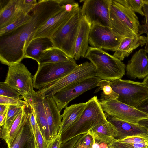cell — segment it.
<instances>
[{
  "label": "cell",
  "mask_w": 148,
  "mask_h": 148,
  "mask_svg": "<svg viewBox=\"0 0 148 148\" xmlns=\"http://www.w3.org/2000/svg\"><path fill=\"white\" fill-rule=\"evenodd\" d=\"M65 7L60 0H40L32 10V17L15 30L0 36V60L10 66L21 63L38 30L49 18Z\"/></svg>",
  "instance_id": "1"
},
{
  "label": "cell",
  "mask_w": 148,
  "mask_h": 148,
  "mask_svg": "<svg viewBox=\"0 0 148 148\" xmlns=\"http://www.w3.org/2000/svg\"><path fill=\"white\" fill-rule=\"evenodd\" d=\"M108 123L99 100L94 96L87 102L86 107L75 122L61 134L62 143L87 133L96 126Z\"/></svg>",
  "instance_id": "2"
},
{
  "label": "cell",
  "mask_w": 148,
  "mask_h": 148,
  "mask_svg": "<svg viewBox=\"0 0 148 148\" xmlns=\"http://www.w3.org/2000/svg\"><path fill=\"white\" fill-rule=\"evenodd\" d=\"M110 27L124 37H137L140 22L135 13L128 6L127 0H112Z\"/></svg>",
  "instance_id": "3"
},
{
  "label": "cell",
  "mask_w": 148,
  "mask_h": 148,
  "mask_svg": "<svg viewBox=\"0 0 148 148\" xmlns=\"http://www.w3.org/2000/svg\"><path fill=\"white\" fill-rule=\"evenodd\" d=\"M84 58L94 65L95 76L101 80L112 82L121 79L125 74L126 65L118 58L102 49L89 46Z\"/></svg>",
  "instance_id": "4"
},
{
  "label": "cell",
  "mask_w": 148,
  "mask_h": 148,
  "mask_svg": "<svg viewBox=\"0 0 148 148\" xmlns=\"http://www.w3.org/2000/svg\"><path fill=\"white\" fill-rule=\"evenodd\" d=\"M81 9L79 7L68 21L51 38L54 47L73 59L76 41L82 16Z\"/></svg>",
  "instance_id": "5"
},
{
  "label": "cell",
  "mask_w": 148,
  "mask_h": 148,
  "mask_svg": "<svg viewBox=\"0 0 148 148\" xmlns=\"http://www.w3.org/2000/svg\"><path fill=\"white\" fill-rule=\"evenodd\" d=\"M33 79V87L40 89L71 72L78 65L74 59L64 62L38 64Z\"/></svg>",
  "instance_id": "6"
},
{
  "label": "cell",
  "mask_w": 148,
  "mask_h": 148,
  "mask_svg": "<svg viewBox=\"0 0 148 148\" xmlns=\"http://www.w3.org/2000/svg\"><path fill=\"white\" fill-rule=\"evenodd\" d=\"M95 73V67L93 64L86 61L78 65L67 75L39 89L36 92L44 98L52 97L58 91L69 85L96 77Z\"/></svg>",
  "instance_id": "7"
},
{
  "label": "cell",
  "mask_w": 148,
  "mask_h": 148,
  "mask_svg": "<svg viewBox=\"0 0 148 148\" xmlns=\"http://www.w3.org/2000/svg\"><path fill=\"white\" fill-rule=\"evenodd\" d=\"M111 86L118 95L117 100L133 107L148 97V89L142 82L118 79L111 82Z\"/></svg>",
  "instance_id": "8"
},
{
  "label": "cell",
  "mask_w": 148,
  "mask_h": 148,
  "mask_svg": "<svg viewBox=\"0 0 148 148\" xmlns=\"http://www.w3.org/2000/svg\"><path fill=\"white\" fill-rule=\"evenodd\" d=\"M124 38L109 27L93 24L90 29L89 44L92 47L115 51Z\"/></svg>",
  "instance_id": "9"
},
{
  "label": "cell",
  "mask_w": 148,
  "mask_h": 148,
  "mask_svg": "<svg viewBox=\"0 0 148 148\" xmlns=\"http://www.w3.org/2000/svg\"><path fill=\"white\" fill-rule=\"evenodd\" d=\"M31 74L27 67L20 63L9 66L4 82L18 92L22 97L35 92Z\"/></svg>",
  "instance_id": "10"
},
{
  "label": "cell",
  "mask_w": 148,
  "mask_h": 148,
  "mask_svg": "<svg viewBox=\"0 0 148 148\" xmlns=\"http://www.w3.org/2000/svg\"><path fill=\"white\" fill-rule=\"evenodd\" d=\"M81 12L92 25L110 26V14L112 0H86Z\"/></svg>",
  "instance_id": "11"
},
{
  "label": "cell",
  "mask_w": 148,
  "mask_h": 148,
  "mask_svg": "<svg viewBox=\"0 0 148 148\" xmlns=\"http://www.w3.org/2000/svg\"><path fill=\"white\" fill-rule=\"evenodd\" d=\"M101 79L95 77L69 85L55 93L52 97L60 111L69 103L84 92L97 86Z\"/></svg>",
  "instance_id": "12"
},
{
  "label": "cell",
  "mask_w": 148,
  "mask_h": 148,
  "mask_svg": "<svg viewBox=\"0 0 148 148\" xmlns=\"http://www.w3.org/2000/svg\"><path fill=\"white\" fill-rule=\"evenodd\" d=\"M99 102L106 115L135 123H138L140 120L148 117V115L136 108L116 99Z\"/></svg>",
  "instance_id": "13"
},
{
  "label": "cell",
  "mask_w": 148,
  "mask_h": 148,
  "mask_svg": "<svg viewBox=\"0 0 148 148\" xmlns=\"http://www.w3.org/2000/svg\"><path fill=\"white\" fill-rule=\"evenodd\" d=\"M22 97L29 105L34 114L38 125L48 144L52 140L48 124L44 104V98L36 92Z\"/></svg>",
  "instance_id": "14"
},
{
  "label": "cell",
  "mask_w": 148,
  "mask_h": 148,
  "mask_svg": "<svg viewBox=\"0 0 148 148\" xmlns=\"http://www.w3.org/2000/svg\"><path fill=\"white\" fill-rule=\"evenodd\" d=\"M79 7L78 4L72 10H67L65 6L61 11L47 20L34 34L32 40L39 37L51 38L53 35L68 21Z\"/></svg>",
  "instance_id": "15"
},
{
  "label": "cell",
  "mask_w": 148,
  "mask_h": 148,
  "mask_svg": "<svg viewBox=\"0 0 148 148\" xmlns=\"http://www.w3.org/2000/svg\"><path fill=\"white\" fill-rule=\"evenodd\" d=\"M126 75L131 79H144L148 75V56L141 49L133 55L126 65Z\"/></svg>",
  "instance_id": "16"
},
{
  "label": "cell",
  "mask_w": 148,
  "mask_h": 148,
  "mask_svg": "<svg viewBox=\"0 0 148 148\" xmlns=\"http://www.w3.org/2000/svg\"><path fill=\"white\" fill-rule=\"evenodd\" d=\"M106 116L114 132L115 139H122L143 133L148 134L147 130L138 123L128 122L110 116Z\"/></svg>",
  "instance_id": "17"
},
{
  "label": "cell",
  "mask_w": 148,
  "mask_h": 148,
  "mask_svg": "<svg viewBox=\"0 0 148 148\" xmlns=\"http://www.w3.org/2000/svg\"><path fill=\"white\" fill-rule=\"evenodd\" d=\"M44 104L49 128L52 139L59 133L62 117L52 97L44 98Z\"/></svg>",
  "instance_id": "18"
},
{
  "label": "cell",
  "mask_w": 148,
  "mask_h": 148,
  "mask_svg": "<svg viewBox=\"0 0 148 148\" xmlns=\"http://www.w3.org/2000/svg\"><path fill=\"white\" fill-rule=\"evenodd\" d=\"M91 26L87 18L82 16L75 43L74 57L75 60L85 57L89 47L88 44Z\"/></svg>",
  "instance_id": "19"
},
{
  "label": "cell",
  "mask_w": 148,
  "mask_h": 148,
  "mask_svg": "<svg viewBox=\"0 0 148 148\" xmlns=\"http://www.w3.org/2000/svg\"><path fill=\"white\" fill-rule=\"evenodd\" d=\"M147 38L144 35L137 37H125L122 40L118 49L113 56L121 61L127 57L133 51L140 46H143L147 42Z\"/></svg>",
  "instance_id": "20"
},
{
  "label": "cell",
  "mask_w": 148,
  "mask_h": 148,
  "mask_svg": "<svg viewBox=\"0 0 148 148\" xmlns=\"http://www.w3.org/2000/svg\"><path fill=\"white\" fill-rule=\"evenodd\" d=\"M53 47V44L50 38L39 37L33 39L26 49L24 58H31L38 62L43 51Z\"/></svg>",
  "instance_id": "21"
},
{
  "label": "cell",
  "mask_w": 148,
  "mask_h": 148,
  "mask_svg": "<svg viewBox=\"0 0 148 148\" xmlns=\"http://www.w3.org/2000/svg\"><path fill=\"white\" fill-rule=\"evenodd\" d=\"M23 108L6 131L0 133V138L6 142L10 148L26 121L27 116L25 108Z\"/></svg>",
  "instance_id": "22"
},
{
  "label": "cell",
  "mask_w": 148,
  "mask_h": 148,
  "mask_svg": "<svg viewBox=\"0 0 148 148\" xmlns=\"http://www.w3.org/2000/svg\"><path fill=\"white\" fill-rule=\"evenodd\" d=\"M87 102L74 104L67 107L62 114V120L58 134H61L70 127L79 117Z\"/></svg>",
  "instance_id": "23"
},
{
  "label": "cell",
  "mask_w": 148,
  "mask_h": 148,
  "mask_svg": "<svg viewBox=\"0 0 148 148\" xmlns=\"http://www.w3.org/2000/svg\"><path fill=\"white\" fill-rule=\"evenodd\" d=\"M17 0H9L0 10V29L11 23L22 12L17 4Z\"/></svg>",
  "instance_id": "24"
},
{
  "label": "cell",
  "mask_w": 148,
  "mask_h": 148,
  "mask_svg": "<svg viewBox=\"0 0 148 148\" xmlns=\"http://www.w3.org/2000/svg\"><path fill=\"white\" fill-rule=\"evenodd\" d=\"M88 133L98 143L104 142L108 145L115 139L114 132L109 123L96 126Z\"/></svg>",
  "instance_id": "25"
},
{
  "label": "cell",
  "mask_w": 148,
  "mask_h": 148,
  "mask_svg": "<svg viewBox=\"0 0 148 148\" xmlns=\"http://www.w3.org/2000/svg\"><path fill=\"white\" fill-rule=\"evenodd\" d=\"M72 58L60 49L53 47L43 51L41 54L38 64L55 63L67 61Z\"/></svg>",
  "instance_id": "26"
},
{
  "label": "cell",
  "mask_w": 148,
  "mask_h": 148,
  "mask_svg": "<svg viewBox=\"0 0 148 148\" xmlns=\"http://www.w3.org/2000/svg\"><path fill=\"white\" fill-rule=\"evenodd\" d=\"M33 135L27 118L10 148H24Z\"/></svg>",
  "instance_id": "27"
},
{
  "label": "cell",
  "mask_w": 148,
  "mask_h": 148,
  "mask_svg": "<svg viewBox=\"0 0 148 148\" xmlns=\"http://www.w3.org/2000/svg\"><path fill=\"white\" fill-rule=\"evenodd\" d=\"M97 86L98 88L95 90V93L102 90L100 98L99 100L100 101L113 100L118 97V94L114 91L111 87L110 81L106 80H100L97 83Z\"/></svg>",
  "instance_id": "28"
},
{
  "label": "cell",
  "mask_w": 148,
  "mask_h": 148,
  "mask_svg": "<svg viewBox=\"0 0 148 148\" xmlns=\"http://www.w3.org/2000/svg\"><path fill=\"white\" fill-rule=\"evenodd\" d=\"M32 17L31 14L21 13L11 23L6 27L0 29V36L11 32L29 21Z\"/></svg>",
  "instance_id": "29"
},
{
  "label": "cell",
  "mask_w": 148,
  "mask_h": 148,
  "mask_svg": "<svg viewBox=\"0 0 148 148\" xmlns=\"http://www.w3.org/2000/svg\"><path fill=\"white\" fill-rule=\"evenodd\" d=\"M25 107H26L8 105L6 121L4 125L1 128L0 133H3L8 130L21 111Z\"/></svg>",
  "instance_id": "30"
},
{
  "label": "cell",
  "mask_w": 148,
  "mask_h": 148,
  "mask_svg": "<svg viewBox=\"0 0 148 148\" xmlns=\"http://www.w3.org/2000/svg\"><path fill=\"white\" fill-rule=\"evenodd\" d=\"M108 148H148V142L124 143L115 139L108 145Z\"/></svg>",
  "instance_id": "31"
},
{
  "label": "cell",
  "mask_w": 148,
  "mask_h": 148,
  "mask_svg": "<svg viewBox=\"0 0 148 148\" xmlns=\"http://www.w3.org/2000/svg\"><path fill=\"white\" fill-rule=\"evenodd\" d=\"M21 95L16 90L5 82L0 83V95L19 99Z\"/></svg>",
  "instance_id": "32"
},
{
  "label": "cell",
  "mask_w": 148,
  "mask_h": 148,
  "mask_svg": "<svg viewBox=\"0 0 148 148\" xmlns=\"http://www.w3.org/2000/svg\"><path fill=\"white\" fill-rule=\"evenodd\" d=\"M143 9L145 19V23L140 26L138 35L139 36H140L145 33L147 35V42L145 44L144 50L147 53H148V0H146Z\"/></svg>",
  "instance_id": "33"
},
{
  "label": "cell",
  "mask_w": 148,
  "mask_h": 148,
  "mask_svg": "<svg viewBox=\"0 0 148 148\" xmlns=\"http://www.w3.org/2000/svg\"><path fill=\"white\" fill-rule=\"evenodd\" d=\"M38 2L36 0H17V4L19 10L25 14H28L32 11Z\"/></svg>",
  "instance_id": "34"
},
{
  "label": "cell",
  "mask_w": 148,
  "mask_h": 148,
  "mask_svg": "<svg viewBox=\"0 0 148 148\" xmlns=\"http://www.w3.org/2000/svg\"><path fill=\"white\" fill-rule=\"evenodd\" d=\"M0 104L12 105L20 106H25L29 107L28 103L21 99H16L0 95Z\"/></svg>",
  "instance_id": "35"
},
{
  "label": "cell",
  "mask_w": 148,
  "mask_h": 148,
  "mask_svg": "<svg viewBox=\"0 0 148 148\" xmlns=\"http://www.w3.org/2000/svg\"><path fill=\"white\" fill-rule=\"evenodd\" d=\"M128 6L135 13L137 12L142 16H144L142 9L146 0H127Z\"/></svg>",
  "instance_id": "36"
},
{
  "label": "cell",
  "mask_w": 148,
  "mask_h": 148,
  "mask_svg": "<svg viewBox=\"0 0 148 148\" xmlns=\"http://www.w3.org/2000/svg\"><path fill=\"white\" fill-rule=\"evenodd\" d=\"M34 135L37 148H47L48 144L44 137L38 125Z\"/></svg>",
  "instance_id": "37"
},
{
  "label": "cell",
  "mask_w": 148,
  "mask_h": 148,
  "mask_svg": "<svg viewBox=\"0 0 148 148\" xmlns=\"http://www.w3.org/2000/svg\"><path fill=\"white\" fill-rule=\"evenodd\" d=\"M82 143L86 148H92L95 140L88 133L83 134L82 137Z\"/></svg>",
  "instance_id": "38"
},
{
  "label": "cell",
  "mask_w": 148,
  "mask_h": 148,
  "mask_svg": "<svg viewBox=\"0 0 148 148\" xmlns=\"http://www.w3.org/2000/svg\"><path fill=\"white\" fill-rule=\"evenodd\" d=\"M28 119L32 132L34 134L38 124L34 114L30 109V110L27 112Z\"/></svg>",
  "instance_id": "39"
},
{
  "label": "cell",
  "mask_w": 148,
  "mask_h": 148,
  "mask_svg": "<svg viewBox=\"0 0 148 148\" xmlns=\"http://www.w3.org/2000/svg\"><path fill=\"white\" fill-rule=\"evenodd\" d=\"M82 135L73 137L62 143L60 148H74L75 145Z\"/></svg>",
  "instance_id": "40"
},
{
  "label": "cell",
  "mask_w": 148,
  "mask_h": 148,
  "mask_svg": "<svg viewBox=\"0 0 148 148\" xmlns=\"http://www.w3.org/2000/svg\"><path fill=\"white\" fill-rule=\"evenodd\" d=\"M62 143L61 134H58L48 144L47 148H60Z\"/></svg>",
  "instance_id": "41"
},
{
  "label": "cell",
  "mask_w": 148,
  "mask_h": 148,
  "mask_svg": "<svg viewBox=\"0 0 148 148\" xmlns=\"http://www.w3.org/2000/svg\"><path fill=\"white\" fill-rule=\"evenodd\" d=\"M135 108L148 115V97L141 101Z\"/></svg>",
  "instance_id": "42"
},
{
  "label": "cell",
  "mask_w": 148,
  "mask_h": 148,
  "mask_svg": "<svg viewBox=\"0 0 148 148\" xmlns=\"http://www.w3.org/2000/svg\"><path fill=\"white\" fill-rule=\"evenodd\" d=\"M24 148H37L34 136L27 143Z\"/></svg>",
  "instance_id": "43"
},
{
  "label": "cell",
  "mask_w": 148,
  "mask_h": 148,
  "mask_svg": "<svg viewBox=\"0 0 148 148\" xmlns=\"http://www.w3.org/2000/svg\"><path fill=\"white\" fill-rule=\"evenodd\" d=\"M138 124L146 130L148 133V117L140 120Z\"/></svg>",
  "instance_id": "44"
},
{
  "label": "cell",
  "mask_w": 148,
  "mask_h": 148,
  "mask_svg": "<svg viewBox=\"0 0 148 148\" xmlns=\"http://www.w3.org/2000/svg\"><path fill=\"white\" fill-rule=\"evenodd\" d=\"M7 110L0 114V126L2 127L4 125L6 121Z\"/></svg>",
  "instance_id": "45"
},
{
  "label": "cell",
  "mask_w": 148,
  "mask_h": 148,
  "mask_svg": "<svg viewBox=\"0 0 148 148\" xmlns=\"http://www.w3.org/2000/svg\"><path fill=\"white\" fill-rule=\"evenodd\" d=\"M82 135L75 145L74 148H86L82 143Z\"/></svg>",
  "instance_id": "46"
},
{
  "label": "cell",
  "mask_w": 148,
  "mask_h": 148,
  "mask_svg": "<svg viewBox=\"0 0 148 148\" xmlns=\"http://www.w3.org/2000/svg\"><path fill=\"white\" fill-rule=\"evenodd\" d=\"M8 105L3 104H0V114L7 110Z\"/></svg>",
  "instance_id": "47"
},
{
  "label": "cell",
  "mask_w": 148,
  "mask_h": 148,
  "mask_svg": "<svg viewBox=\"0 0 148 148\" xmlns=\"http://www.w3.org/2000/svg\"><path fill=\"white\" fill-rule=\"evenodd\" d=\"M142 82L144 85L148 89V75L144 79Z\"/></svg>",
  "instance_id": "48"
},
{
  "label": "cell",
  "mask_w": 148,
  "mask_h": 148,
  "mask_svg": "<svg viewBox=\"0 0 148 148\" xmlns=\"http://www.w3.org/2000/svg\"><path fill=\"white\" fill-rule=\"evenodd\" d=\"M99 143V148H108V144L104 142Z\"/></svg>",
  "instance_id": "49"
},
{
  "label": "cell",
  "mask_w": 148,
  "mask_h": 148,
  "mask_svg": "<svg viewBox=\"0 0 148 148\" xmlns=\"http://www.w3.org/2000/svg\"><path fill=\"white\" fill-rule=\"evenodd\" d=\"M92 148H99V143L95 141L92 145Z\"/></svg>",
  "instance_id": "50"
}]
</instances>
